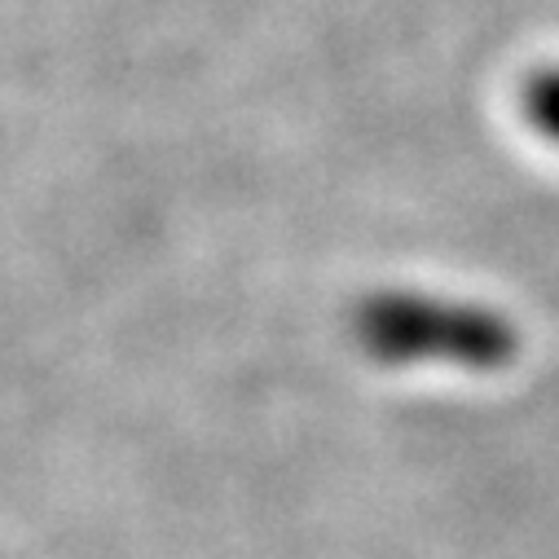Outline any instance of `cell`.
<instances>
[{
  "mask_svg": "<svg viewBox=\"0 0 559 559\" xmlns=\"http://www.w3.org/2000/svg\"><path fill=\"white\" fill-rule=\"evenodd\" d=\"M379 335L401 353H432L467 366H502L515 353V331L489 309H454L396 300L379 313Z\"/></svg>",
  "mask_w": 559,
  "mask_h": 559,
  "instance_id": "obj_1",
  "label": "cell"
},
{
  "mask_svg": "<svg viewBox=\"0 0 559 559\" xmlns=\"http://www.w3.org/2000/svg\"><path fill=\"white\" fill-rule=\"evenodd\" d=\"M524 115L550 146H559V67H546L524 84Z\"/></svg>",
  "mask_w": 559,
  "mask_h": 559,
  "instance_id": "obj_2",
  "label": "cell"
}]
</instances>
